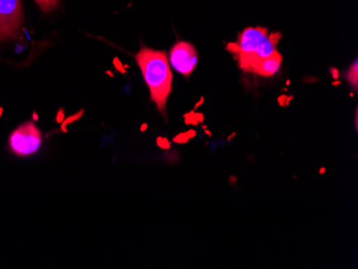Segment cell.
I'll return each instance as SVG.
<instances>
[{
  "instance_id": "1",
  "label": "cell",
  "mask_w": 358,
  "mask_h": 269,
  "mask_svg": "<svg viewBox=\"0 0 358 269\" xmlns=\"http://www.w3.org/2000/svg\"><path fill=\"white\" fill-rule=\"evenodd\" d=\"M136 59L145 83L150 88L152 102L166 120V101L172 92L173 74L166 52L142 46Z\"/></svg>"
},
{
  "instance_id": "2",
  "label": "cell",
  "mask_w": 358,
  "mask_h": 269,
  "mask_svg": "<svg viewBox=\"0 0 358 269\" xmlns=\"http://www.w3.org/2000/svg\"><path fill=\"white\" fill-rule=\"evenodd\" d=\"M280 39L281 34H269L266 28L248 27L239 34L236 43L227 44V50L236 58L241 69L250 72L259 60L278 53Z\"/></svg>"
},
{
  "instance_id": "3",
  "label": "cell",
  "mask_w": 358,
  "mask_h": 269,
  "mask_svg": "<svg viewBox=\"0 0 358 269\" xmlns=\"http://www.w3.org/2000/svg\"><path fill=\"white\" fill-rule=\"evenodd\" d=\"M9 150L17 157H29L35 154L42 145V133L32 122H25L17 126L10 134Z\"/></svg>"
},
{
  "instance_id": "4",
  "label": "cell",
  "mask_w": 358,
  "mask_h": 269,
  "mask_svg": "<svg viewBox=\"0 0 358 269\" xmlns=\"http://www.w3.org/2000/svg\"><path fill=\"white\" fill-rule=\"evenodd\" d=\"M22 22L21 0H0V41L19 37Z\"/></svg>"
},
{
  "instance_id": "5",
  "label": "cell",
  "mask_w": 358,
  "mask_h": 269,
  "mask_svg": "<svg viewBox=\"0 0 358 269\" xmlns=\"http://www.w3.org/2000/svg\"><path fill=\"white\" fill-rule=\"evenodd\" d=\"M198 52L189 42H177L170 52L172 67L185 78H189L198 65Z\"/></svg>"
},
{
  "instance_id": "6",
  "label": "cell",
  "mask_w": 358,
  "mask_h": 269,
  "mask_svg": "<svg viewBox=\"0 0 358 269\" xmlns=\"http://www.w3.org/2000/svg\"><path fill=\"white\" fill-rule=\"evenodd\" d=\"M283 58L281 54L275 53V55L269 56L264 59L259 60L253 66L250 72L257 74V75L264 76V78H271L275 74L278 73L280 70L281 62Z\"/></svg>"
},
{
  "instance_id": "7",
  "label": "cell",
  "mask_w": 358,
  "mask_h": 269,
  "mask_svg": "<svg viewBox=\"0 0 358 269\" xmlns=\"http://www.w3.org/2000/svg\"><path fill=\"white\" fill-rule=\"evenodd\" d=\"M36 3L39 6L40 9L43 12H51L57 8L59 0H35Z\"/></svg>"
},
{
  "instance_id": "8",
  "label": "cell",
  "mask_w": 358,
  "mask_h": 269,
  "mask_svg": "<svg viewBox=\"0 0 358 269\" xmlns=\"http://www.w3.org/2000/svg\"><path fill=\"white\" fill-rule=\"evenodd\" d=\"M358 69H357V61L354 62L353 67H351V69L348 72V80H349L350 83L353 85V87L357 88L358 85Z\"/></svg>"
},
{
  "instance_id": "9",
  "label": "cell",
  "mask_w": 358,
  "mask_h": 269,
  "mask_svg": "<svg viewBox=\"0 0 358 269\" xmlns=\"http://www.w3.org/2000/svg\"><path fill=\"white\" fill-rule=\"evenodd\" d=\"M194 136V132H191V133H182L180 136H177L176 138H174L175 143H186L190 140L191 136Z\"/></svg>"
},
{
  "instance_id": "10",
  "label": "cell",
  "mask_w": 358,
  "mask_h": 269,
  "mask_svg": "<svg viewBox=\"0 0 358 269\" xmlns=\"http://www.w3.org/2000/svg\"><path fill=\"white\" fill-rule=\"evenodd\" d=\"M157 144L160 146L161 148H164V150H168L170 147V143H169V140L166 138H159L157 140Z\"/></svg>"
},
{
  "instance_id": "11",
  "label": "cell",
  "mask_w": 358,
  "mask_h": 269,
  "mask_svg": "<svg viewBox=\"0 0 358 269\" xmlns=\"http://www.w3.org/2000/svg\"><path fill=\"white\" fill-rule=\"evenodd\" d=\"M145 129H148V124H143L141 131H145Z\"/></svg>"
},
{
  "instance_id": "12",
  "label": "cell",
  "mask_w": 358,
  "mask_h": 269,
  "mask_svg": "<svg viewBox=\"0 0 358 269\" xmlns=\"http://www.w3.org/2000/svg\"><path fill=\"white\" fill-rule=\"evenodd\" d=\"M1 112H3V110H0V116H1Z\"/></svg>"
}]
</instances>
